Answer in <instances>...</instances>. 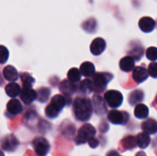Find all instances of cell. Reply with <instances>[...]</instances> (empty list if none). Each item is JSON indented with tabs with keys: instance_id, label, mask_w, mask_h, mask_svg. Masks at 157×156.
Segmentation results:
<instances>
[{
	"instance_id": "obj_1",
	"label": "cell",
	"mask_w": 157,
	"mask_h": 156,
	"mask_svg": "<svg viewBox=\"0 0 157 156\" xmlns=\"http://www.w3.org/2000/svg\"><path fill=\"white\" fill-rule=\"evenodd\" d=\"M73 108L75 117L80 121H87L90 120L93 113L91 100L83 97H79L75 99Z\"/></svg>"
},
{
	"instance_id": "obj_2",
	"label": "cell",
	"mask_w": 157,
	"mask_h": 156,
	"mask_svg": "<svg viewBox=\"0 0 157 156\" xmlns=\"http://www.w3.org/2000/svg\"><path fill=\"white\" fill-rule=\"evenodd\" d=\"M93 80L92 82V89L93 91L97 92V93H101L103 92L109 82L113 78V76L111 75V74L109 73H95L93 75Z\"/></svg>"
},
{
	"instance_id": "obj_3",
	"label": "cell",
	"mask_w": 157,
	"mask_h": 156,
	"mask_svg": "<svg viewBox=\"0 0 157 156\" xmlns=\"http://www.w3.org/2000/svg\"><path fill=\"white\" fill-rule=\"evenodd\" d=\"M96 132L97 131H96V129L94 128V126H92L91 124L86 123L79 129L78 133L75 138V143L77 144L86 143L89 138L96 135Z\"/></svg>"
},
{
	"instance_id": "obj_4",
	"label": "cell",
	"mask_w": 157,
	"mask_h": 156,
	"mask_svg": "<svg viewBox=\"0 0 157 156\" xmlns=\"http://www.w3.org/2000/svg\"><path fill=\"white\" fill-rule=\"evenodd\" d=\"M104 99L107 104L112 108H117L122 105L123 102V96L120 91L117 90H109L104 95Z\"/></svg>"
},
{
	"instance_id": "obj_5",
	"label": "cell",
	"mask_w": 157,
	"mask_h": 156,
	"mask_svg": "<svg viewBox=\"0 0 157 156\" xmlns=\"http://www.w3.org/2000/svg\"><path fill=\"white\" fill-rule=\"evenodd\" d=\"M32 146L36 154L39 156H45L49 153L51 148L49 142L43 137H37L36 139H34Z\"/></svg>"
},
{
	"instance_id": "obj_6",
	"label": "cell",
	"mask_w": 157,
	"mask_h": 156,
	"mask_svg": "<svg viewBox=\"0 0 157 156\" xmlns=\"http://www.w3.org/2000/svg\"><path fill=\"white\" fill-rule=\"evenodd\" d=\"M108 120L112 123L116 125L120 124H125L129 120V114L123 111H119L112 109L108 114Z\"/></svg>"
},
{
	"instance_id": "obj_7",
	"label": "cell",
	"mask_w": 157,
	"mask_h": 156,
	"mask_svg": "<svg viewBox=\"0 0 157 156\" xmlns=\"http://www.w3.org/2000/svg\"><path fill=\"white\" fill-rule=\"evenodd\" d=\"M107 48V43L106 40L103 38H96L90 45V51L93 55L98 56L100 55Z\"/></svg>"
},
{
	"instance_id": "obj_8",
	"label": "cell",
	"mask_w": 157,
	"mask_h": 156,
	"mask_svg": "<svg viewBox=\"0 0 157 156\" xmlns=\"http://www.w3.org/2000/svg\"><path fill=\"white\" fill-rule=\"evenodd\" d=\"M19 96L23 103L29 105L37 98V92L31 87H23L20 90Z\"/></svg>"
},
{
	"instance_id": "obj_9",
	"label": "cell",
	"mask_w": 157,
	"mask_h": 156,
	"mask_svg": "<svg viewBox=\"0 0 157 156\" xmlns=\"http://www.w3.org/2000/svg\"><path fill=\"white\" fill-rule=\"evenodd\" d=\"M18 146V141L14 135L6 136L1 142V147L7 152H14Z\"/></svg>"
},
{
	"instance_id": "obj_10",
	"label": "cell",
	"mask_w": 157,
	"mask_h": 156,
	"mask_svg": "<svg viewBox=\"0 0 157 156\" xmlns=\"http://www.w3.org/2000/svg\"><path fill=\"white\" fill-rule=\"evenodd\" d=\"M155 20L150 17H144L139 20V28L143 32H152L155 29Z\"/></svg>"
},
{
	"instance_id": "obj_11",
	"label": "cell",
	"mask_w": 157,
	"mask_h": 156,
	"mask_svg": "<svg viewBox=\"0 0 157 156\" xmlns=\"http://www.w3.org/2000/svg\"><path fill=\"white\" fill-rule=\"evenodd\" d=\"M132 70H133L132 78L137 84H141V83L144 82L149 77L148 71L143 66H137V67L133 68Z\"/></svg>"
},
{
	"instance_id": "obj_12",
	"label": "cell",
	"mask_w": 157,
	"mask_h": 156,
	"mask_svg": "<svg viewBox=\"0 0 157 156\" xmlns=\"http://www.w3.org/2000/svg\"><path fill=\"white\" fill-rule=\"evenodd\" d=\"M120 68L123 72H131L135 67V60L132 56H125L120 61Z\"/></svg>"
},
{
	"instance_id": "obj_13",
	"label": "cell",
	"mask_w": 157,
	"mask_h": 156,
	"mask_svg": "<svg viewBox=\"0 0 157 156\" xmlns=\"http://www.w3.org/2000/svg\"><path fill=\"white\" fill-rule=\"evenodd\" d=\"M3 76L8 82H15L18 78V73L12 65H7L3 69Z\"/></svg>"
},
{
	"instance_id": "obj_14",
	"label": "cell",
	"mask_w": 157,
	"mask_h": 156,
	"mask_svg": "<svg viewBox=\"0 0 157 156\" xmlns=\"http://www.w3.org/2000/svg\"><path fill=\"white\" fill-rule=\"evenodd\" d=\"M6 109L7 111L11 114V115H18L22 112L23 110V107L20 103V101H18L17 99H11L7 105H6Z\"/></svg>"
},
{
	"instance_id": "obj_15",
	"label": "cell",
	"mask_w": 157,
	"mask_h": 156,
	"mask_svg": "<svg viewBox=\"0 0 157 156\" xmlns=\"http://www.w3.org/2000/svg\"><path fill=\"white\" fill-rule=\"evenodd\" d=\"M60 90H61V92L70 96L76 92L77 86H76L75 83L71 82L70 80H63L60 85Z\"/></svg>"
},
{
	"instance_id": "obj_16",
	"label": "cell",
	"mask_w": 157,
	"mask_h": 156,
	"mask_svg": "<svg viewBox=\"0 0 157 156\" xmlns=\"http://www.w3.org/2000/svg\"><path fill=\"white\" fill-rule=\"evenodd\" d=\"M142 129L144 132L153 135L155 134L157 131V123L154 119H148L142 124Z\"/></svg>"
},
{
	"instance_id": "obj_17",
	"label": "cell",
	"mask_w": 157,
	"mask_h": 156,
	"mask_svg": "<svg viewBox=\"0 0 157 156\" xmlns=\"http://www.w3.org/2000/svg\"><path fill=\"white\" fill-rule=\"evenodd\" d=\"M5 90H6V95L8 97H12V98H15V97H17L19 95L21 87H20V86L17 83L10 82L9 84H7L6 86Z\"/></svg>"
},
{
	"instance_id": "obj_18",
	"label": "cell",
	"mask_w": 157,
	"mask_h": 156,
	"mask_svg": "<svg viewBox=\"0 0 157 156\" xmlns=\"http://www.w3.org/2000/svg\"><path fill=\"white\" fill-rule=\"evenodd\" d=\"M93 108H95V111L98 115H103L107 111V108L104 104V100L98 95H96L93 98Z\"/></svg>"
},
{
	"instance_id": "obj_19",
	"label": "cell",
	"mask_w": 157,
	"mask_h": 156,
	"mask_svg": "<svg viewBox=\"0 0 157 156\" xmlns=\"http://www.w3.org/2000/svg\"><path fill=\"white\" fill-rule=\"evenodd\" d=\"M80 73L81 75H84L85 77H91L96 73L95 65L90 62H85L80 66Z\"/></svg>"
},
{
	"instance_id": "obj_20",
	"label": "cell",
	"mask_w": 157,
	"mask_h": 156,
	"mask_svg": "<svg viewBox=\"0 0 157 156\" xmlns=\"http://www.w3.org/2000/svg\"><path fill=\"white\" fill-rule=\"evenodd\" d=\"M149 115V108L146 105L138 103L134 108V116L139 120H144Z\"/></svg>"
},
{
	"instance_id": "obj_21",
	"label": "cell",
	"mask_w": 157,
	"mask_h": 156,
	"mask_svg": "<svg viewBox=\"0 0 157 156\" xmlns=\"http://www.w3.org/2000/svg\"><path fill=\"white\" fill-rule=\"evenodd\" d=\"M55 108H57L59 111H62L63 108L65 107V105L67 104V99L66 97H63V95H55L54 97H52L51 103Z\"/></svg>"
},
{
	"instance_id": "obj_22",
	"label": "cell",
	"mask_w": 157,
	"mask_h": 156,
	"mask_svg": "<svg viewBox=\"0 0 157 156\" xmlns=\"http://www.w3.org/2000/svg\"><path fill=\"white\" fill-rule=\"evenodd\" d=\"M136 140V144L138 147H140L141 149H145L149 146L150 143H151V138L149 136V134L145 133V132H142L139 133L137 135V137L135 138Z\"/></svg>"
},
{
	"instance_id": "obj_23",
	"label": "cell",
	"mask_w": 157,
	"mask_h": 156,
	"mask_svg": "<svg viewBox=\"0 0 157 156\" xmlns=\"http://www.w3.org/2000/svg\"><path fill=\"white\" fill-rule=\"evenodd\" d=\"M81 73L80 71L77 69V68H71L68 73H67V78L68 80H70L71 82H74V83H76V82H79L80 79H81Z\"/></svg>"
},
{
	"instance_id": "obj_24",
	"label": "cell",
	"mask_w": 157,
	"mask_h": 156,
	"mask_svg": "<svg viewBox=\"0 0 157 156\" xmlns=\"http://www.w3.org/2000/svg\"><path fill=\"white\" fill-rule=\"evenodd\" d=\"M143 99H144V92H142L141 90H135L130 95V103L132 106L140 103Z\"/></svg>"
},
{
	"instance_id": "obj_25",
	"label": "cell",
	"mask_w": 157,
	"mask_h": 156,
	"mask_svg": "<svg viewBox=\"0 0 157 156\" xmlns=\"http://www.w3.org/2000/svg\"><path fill=\"white\" fill-rule=\"evenodd\" d=\"M23 87H31L35 82V79L29 73H22L20 75Z\"/></svg>"
},
{
	"instance_id": "obj_26",
	"label": "cell",
	"mask_w": 157,
	"mask_h": 156,
	"mask_svg": "<svg viewBox=\"0 0 157 156\" xmlns=\"http://www.w3.org/2000/svg\"><path fill=\"white\" fill-rule=\"evenodd\" d=\"M79 89L84 94H89L93 91L92 89V82L89 79H86L82 81L79 85Z\"/></svg>"
},
{
	"instance_id": "obj_27",
	"label": "cell",
	"mask_w": 157,
	"mask_h": 156,
	"mask_svg": "<svg viewBox=\"0 0 157 156\" xmlns=\"http://www.w3.org/2000/svg\"><path fill=\"white\" fill-rule=\"evenodd\" d=\"M61 111H59L57 108H55L52 104H49L46 108H45V115L49 118V119H55L59 116Z\"/></svg>"
},
{
	"instance_id": "obj_28",
	"label": "cell",
	"mask_w": 157,
	"mask_h": 156,
	"mask_svg": "<svg viewBox=\"0 0 157 156\" xmlns=\"http://www.w3.org/2000/svg\"><path fill=\"white\" fill-rule=\"evenodd\" d=\"M9 57V51L4 45H0V64H4L7 62Z\"/></svg>"
},
{
	"instance_id": "obj_29",
	"label": "cell",
	"mask_w": 157,
	"mask_h": 156,
	"mask_svg": "<svg viewBox=\"0 0 157 156\" xmlns=\"http://www.w3.org/2000/svg\"><path fill=\"white\" fill-rule=\"evenodd\" d=\"M123 145H124V147H125L126 149H130V150L133 149L134 147H136V146H137L135 138H134V137H132V136H129V137H127L126 139H124V140H123Z\"/></svg>"
},
{
	"instance_id": "obj_30",
	"label": "cell",
	"mask_w": 157,
	"mask_h": 156,
	"mask_svg": "<svg viewBox=\"0 0 157 156\" xmlns=\"http://www.w3.org/2000/svg\"><path fill=\"white\" fill-rule=\"evenodd\" d=\"M145 54H146V57L148 60L155 62L157 59V49L155 47H149L146 50Z\"/></svg>"
},
{
	"instance_id": "obj_31",
	"label": "cell",
	"mask_w": 157,
	"mask_h": 156,
	"mask_svg": "<svg viewBox=\"0 0 157 156\" xmlns=\"http://www.w3.org/2000/svg\"><path fill=\"white\" fill-rule=\"evenodd\" d=\"M148 74L150 76H152L153 78H156L157 77V64L155 62H153L152 63H150L149 67H148Z\"/></svg>"
},
{
	"instance_id": "obj_32",
	"label": "cell",
	"mask_w": 157,
	"mask_h": 156,
	"mask_svg": "<svg viewBox=\"0 0 157 156\" xmlns=\"http://www.w3.org/2000/svg\"><path fill=\"white\" fill-rule=\"evenodd\" d=\"M87 143H88V144H89V146H90L91 148H97V147L99 145L98 140H97L94 136L91 137V138H89V139L87 140Z\"/></svg>"
},
{
	"instance_id": "obj_33",
	"label": "cell",
	"mask_w": 157,
	"mask_h": 156,
	"mask_svg": "<svg viewBox=\"0 0 157 156\" xmlns=\"http://www.w3.org/2000/svg\"><path fill=\"white\" fill-rule=\"evenodd\" d=\"M107 156H120V154L116 151H110Z\"/></svg>"
},
{
	"instance_id": "obj_34",
	"label": "cell",
	"mask_w": 157,
	"mask_h": 156,
	"mask_svg": "<svg viewBox=\"0 0 157 156\" xmlns=\"http://www.w3.org/2000/svg\"><path fill=\"white\" fill-rule=\"evenodd\" d=\"M136 156H146V154L144 152H139V153H137Z\"/></svg>"
},
{
	"instance_id": "obj_35",
	"label": "cell",
	"mask_w": 157,
	"mask_h": 156,
	"mask_svg": "<svg viewBox=\"0 0 157 156\" xmlns=\"http://www.w3.org/2000/svg\"><path fill=\"white\" fill-rule=\"evenodd\" d=\"M0 156H5V154H4V153L0 150Z\"/></svg>"
},
{
	"instance_id": "obj_36",
	"label": "cell",
	"mask_w": 157,
	"mask_h": 156,
	"mask_svg": "<svg viewBox=\"0 0 157 156\" xmlns=\"http://www.w3.org/2000/svg\"><path fill=\"white\" fill-rule=\"evenodd\" d=\"M0 80H1V79H0Z\"/></svg>"
}]
</instances>
